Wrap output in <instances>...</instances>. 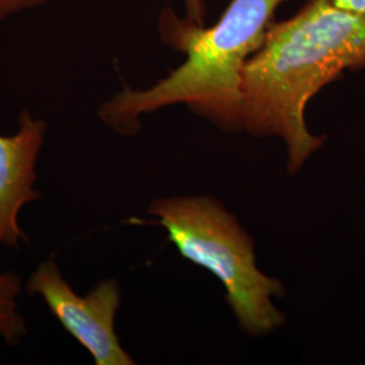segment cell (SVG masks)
Returning a JSON list of instances; mask_svg holds the SVG:
<instances>
[{
	"mask_svg": "<svg viewBox=\"0 0 365 365\" xmlns=\"http://www.w3.org/2000/svg\"><path fill=\"white\" fill-rule=\"evenodd\" d=\"M365 68V14L330 0H307L299 13L272 22L244 73L242 126L255 137L286 144L297 175L327 141L306 122L310 101L345 71Z\"/></svg>",
	"mask_w": 365,
	"mask_h": 365,
	"instance_id": "obj_1",
	"label": "cell"
},
{
	"mask_svg": "<svg viewBox=\"0 0 365 365\" xmlns=\"http://www.w3.org/2000/svg\"><path fill=\"white\" fill-rule=\"evenodd\" d=\"M284 1L230 0L221 19L209 27L165 9L158 21L160 36L185 56L184 63L149 88H123L101 106L98 115L111 129L133 135L141 130L140 118L184 105L221 130L244 131L245 68Z\"/></svg>",
	"mask_w": 365,
	"mask_h": 365,
	"instance_id": "obj_2",
	"label": "cell"
},
{
	"mask_svg": "<svg viewBox=\"0 0 365 365\" xmlns=\"http://www.w3.org/2000/svg\"><path fill=\"white\" fill-rule=\"evenodd\" d=\"M148 212L163 226L182 259L207 269L226 291L238 327L264 337L286 324L274 298L284 295L280 280L257 267L255 241L235 215L211 196L158 197Z\"/></svg>",
	"mask_w": 365,
	"mask_h": 365,
	"instance_id": "obj_3",
	"label": "cell"
},
{
	"mask_svg": "<svg viewBox=\"0 0 365 365\" xmlns=\"http://www.w3.org/2000/svg\"><path fill=\"white\" fill-rule=\"evenodd\" d=\"M27 292L42 298L66 331L90 352L95 364H135L115 333V315L120 306L117 280L106 279L87 295H78L51 257L30 276Z\"/></svg>",
	"mask_w": 365,
	"mask_h": 365,
	"instance_id": "obj_4",
	"label": "cell"
},
{
	"mask_svg": "<svg viewBox=\"0 0 365 365\" xmlns=\"http://www.w3.org/2000/svg\"><path fill=\"white\" fill-rule=\"evenodd\" d=\"M45 134V120L25 110L15 134L0 135V247H18L25 240L19 214L25 205L41 196L34 182Z\"/></svg>",
	"mask_w": 365,
	"mask_h": 365,
	"instance_id": "obj_5",
	"label": "cell"
},
{
	"mask_svg": "<svg viewBox=\"0 0 365 365\" xmlns=\"http://www.w3.org/2000/svg\"><path fill=\"white\" fill-rule=\"evenodd\" d=\"M22 289L21 277L13 272L0 274V339L16 345L26 334V325L18 312V297Z\"/></svg>",
	"mask_w": 365,
	"mask_h": 365,
	"instance_id": "obj_6",
	"label": "cell"
},
{
	"mask_svg": "<svg viewBox=\"0 0 365 365\" xmlns=\"http://www.w3.org/2000/svg\"><path fill=\"white\" fill-rule=\"evenodd\" d=\"M49 0H0V24L18 14L39 7Z\"/></svg>",
	"mask_w": 365,
	"mask_h": 365,
	"instance_id": "obj_7",
	"label": "cell"
},
{
	"mask_svg": "<svg viewBox=\"0 0 365 365\" xmlns=\"http://www.w3.org/2000/svg\"><path fill=\"white\" fill-rule=\"evenodd\" d=\"M182 4L185 9V18L203 26L207 13V0H182Z\"/></svg>",
	"mask_w": 365,
	"mask_h": 365,
	"instance_id": "obj_8",
	"label": "cell"
},
{
	"mask_svg": "<svg viewBox=\"0 0 365 365\" xmlns=\"http://www.w3.org/2000/svg\"><path fill=\"white\" fill-rule=\"evenodd\" d=\"M333 6L353 11V13L365 14V0H330Z\"/></svg>",
	"mask_w": 365,
	"mask_h": 365,
	"instance_id": "obj_9",
	"label": "cell"
}]
</instances>
